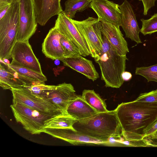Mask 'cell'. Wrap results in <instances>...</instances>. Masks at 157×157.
Listing matches in <instances>:
<instances>
[{
  "instance_id": "1",
  "label": "cell",
  "mask_w": 157,
  "mask_h": 157,
  "mask_svg": "<svg viewBox=\"0 0 157 157\" xmlns=\"http://www.w3.org/2000/svg\"><path fill=\"white\" fill-rule=\"evenodd\" d=\"M126 139L134 135L143 136L157 119V102L135 101L122 102L115 109Z\"/></svg>"
},
{
  "instance_id": "2",
  "label": "cell",
  "mask_w": 157,
  "mask_h": 157,
  "mask_svg": "<svg viewBox=\"0 0 157 157\" xmlns=\"http://www.w3.org/2000/svg\"><path fill=\"white\" fill-rule=\"evenodd\" d=\"M103 44L100 52L94 57L100 67L102 80L106 87L119 88L124 81L122 77L125 71L126 55H120L105 36H103Z\"/></svg>"
},
{
  "instance_id": "3",
  "label": "cell",
  "mask_w": 157,
  "mask_h": 157,
  "mask_svg": "<svg viewBox=\"0 0 157 157\" xmlns=\"http://www.w3.org/2000/svg\"><path fill=\"white\" fill-rule=\"evenodd\" d=\"M76 131L91 137L108 141L111 137H120L121 130L115 110L98 113L78 121L73 126Z\"/></svg>"
},
{
  "instance_id": "4",
  "label": "cell",
  "mask_w": 157,
  "mask_h": 157,
  "mask_svg": "<svg viewBox=\"0 0 157 157\" xmlns=\"http://www.w3.org/2000/svg\"><path fill=\"white\" fill-rule=\"evenodd\" d=\"M19 16V2L12 3L0 19V59L11 58L12 49L17 41Z\"/></svg>"
},
{
  "instance_id": "5",
  "label": "cell",
  "mask_w": 157,
  "mask_h": 157,
  "mask_svg": "<svg viewBox=\"0 0 157 157\" xmlns=\"http://www.w3.org/2000/svg\"><path fill=\"white\" fill-rule=\"evenodd\" d=\"M10 107L16 121L32 134L43 132L46 125L59 116L44 113L17 102H13Z\"/></svg>"
},
{
  "instance_id": "6",
  "label": "cell",
  "mask_w": 157,
  "mask_h": 157,
  "mask_svg": "<svg viewBox=\"0 0 157 157\" xmlns=\"http://www.w3.org/2000/svg\"><path fill=\"white\" fill-rule=\"evenodd\" d=\"M71 19L86 42L90 56L94 58L100 52L103 43L101 22L93 17L81 21Z\"/></svg>"
},
{
  "instance_id": "7",
  "label": "cell",
  "mask_w": 157,
  "mask_h": 157,
  "mask_svg": "<svg viewBox=\"0 0 157 157\" xmlns=\"http://www.w3.org/2000/svg\"><path fill=\"white\" fill-rule=\"evenodd\" d=\"M13 102H17L44 113L59 116L65 113L50 100L44 99L33 95L24 86L11 90Z\"/></svg>"
},
{
  "instance_id": "8",
  "label": "cell",
  "mask_w": 157,
  "mask_h": 157,
  "mask_svg": "<svg viewBox=\"0 0 157 157\" xmlns=\"http://www.w3.org/2000/svg\"><path fill=\"white\" fill-rule=\"evenodd\" d=\"M19 26L17 41L29 40L37 29L33 0H19Z\"/></svg>"
},
{
  "instance_id": "9",
  "label": "cell",
  "mask_w": 157,
  "mask_h": 157,
  "mask_svg": "<svg viewBox=\"0 0 157 157\" xmlns=\"http://www.w3.org/2000/svg\"><path fill=\"white\" fill-rule=\"evenodd\" d=\"M11 64L22 66L43 74L38 59L33 53L29 40L16 41L11 52Z\"/></svg>"
},
{
  "instance_id": "10",
  "label": "cell",
  "mask_w": 157,
  "mask_h": 157,
  "mask_svg": "<svg viewBox=\"0 0 157 157\" xmlns=\"http://www.w3.org/2000/svg\"><path fill=\"white\" fill-rule=\"evenodd\" d=\"M54 26L61 34L77 47L81 56H86L90 55V50L85 40L71 19L67 17L63 12L58 15Z\"/></svg>"
},
{
  "instance_id": "11",
  "label": "cell",
  "mask_w": 157,
  "mask_h": 157,
  "mask_svg": "<svg viewBox=\"0 0 157 157\" xmlns=\"http://www.w3.org/2000/svg\"><path fill=\"white\" fill-rule=\"evenodd\" d=\"M43 132L74 145L87 144L109 146L108 141H103L87 136L74 129L45 128Z\"/></svg>"
},
{
  "instance_id": "12",
  "label": "cell",
  "mask_w": 157,
  "mask_h": 157,
  "mask_svg": "<svg viewBox=\"0 0 157 157\" xmlns=\"http://www.w3.org/2000/svg\"><path fill=\"white\" fill-rule=\"evenodd\" d=\"M90 7L96 13L101 22L121 26V14L119 5L108 0H92Z\"/></svg>"
},
{
  "instance_id": "13",
  "label": "cell",
  "mask_w": 157,
  "mask_h": 157,
  "mask_svg": "<svg viewBox=\"0 0 157 157\" xmlns=\"http://www.w3.org/2000/svg\"><path fill=\"white\" fill-rule=\"evenodd\" d=\"M78 96L71 84L64 82L47 92L43 99L50 100L60 109L66 111L68 106Z\"/></svg>"
},
{
  "instance_id": "14",
  "label": "cell",
  "mask_w": 157,
  "mask_h": 157,
  "mask_svg": "<svg viewBox=\"0 0 157 157\" xmlns=\"http://www.w3.org/2000/svg\"><path fill=\"white\" fill-rule=\"evenodd\" d=\"M119 8L121 14V26L124 32L126 37L137 44L142 43L139 35L140 29L131 4L128 1L124 0L119 5Z\"/></svg>"
},
{
  "instance_id": "15",
  "label": "cell",
  "mask_w": 157,
  "mask_h": 157,
  "mask_svg": "<svg viewBox=\"0 0 157 157\" xmlns=\"http://www.w3.org/2000/svg\"><path fill=\"white\" fill-rule=\"evenodd\" d=\"M36 21L44 26L52 17L63 11L60 0H33Z\"/></svg>"
},
{
  "instance_id": "16",
  "label": "cell",
  "mask_w": 157,
  "mask_h": 157,
  "mask_svg": "<svg viewBox=\"0 0 157 157\" xmlns=\"http://www.w3.org/2000/svg\"><path fill=\"white\" fill-rule=\"evenodd\" d=\"M61 34L55 27L49 30L42 45L43 53L52 60L64 58V50L60 42Z\"/></svg>"
},
{
  "instance_id": "17",
  "label": "cell",
  "mask_w": 157,
  "mask_h": 157,
  "mask_svg": "<svg viewBox=\"0 0 157 157\" xmlns=\"http://www.w3.org/2000/svg\"><path fill=\"white\" fill-rule=\"evenodd\" d=\"M64 65L85 75L94 81L99 78L93 62L80 55L71 57H64L59 60Z\"/></svg>"
},
{
  "instance_id": "18",
  "label": "cell",
  "mask_w": 157,
  "mask_h": 157,
  "mask_svg": "<svg viewBox=\"0 0 157 157\" xmlns=\"http://www.w3.org/2000/svg\"><path fill=\"white\" fill-rule=\"evenodd\" d=\"M101 22L102 35L105 36L120 55H126L129 52L128 44L120 27L111 23Z\"/></svg>"
},
{
  "instance_id": "19",
  "label": "cell",
  "mask_w": 157,
  "mask_h": 157,
  "mask_svg": "<svg viewBox=\"0 0 157 157\" xmlns=\"http://www.w3.org/2000/svg\"><path fill=\"white\" fill-rule=\"evenodd\" d=\"M66 111L77 121L89 117L98 113L85 101L80 95H78L69 105Z\"/></svg>"
},
{
  "instance_id": "20",
  "label": "cell",
  "mask_w": 157,
  "mask_h": 157,
  "mask_svg": "<svg viewBox=\"0 0 157 157\" xmlns=\"http://www.w3.org/2000/svg\"><path fill=\"white\" fill-rule=\"evenodd\" d=\"M0 86L4 90L22 88L25 84L16 78L7 68L6 63L0 59Z\"/></svg>"
},
{
  "instance_id": "21",
  "label": "cell",
  "mask_w": 157,
  "mask_h": 157,
  "mask_svg": "<svg viewBox=\"0 0 157 157\" xmlns=\"http://www.w3.org/2000/svg\"><path fill=\"white\" fill-rule=\"evenodd\" d=\"M82 99L98 113L108 111L105 101L94 90H84L82 95Z\"/></svg>"
},
{
  "instance_id": "22",
  "label": "cell",
  "mask_w": 157,
  "mask_h": 157,
  "mask_svg": "<svg viewBox=\"0 0 157 157\" xmlns=\"http://www.w3.org/2000/svg\"><path fill=\"white\" fill-rule=\"evenodd\" d=\"M92 0H67L65 2V8L63 12L68 18L73 19L75 14L89 7Z\"/></svg>"
},
{
  "instance_id": "23",
  "label": "cell",
  "mask_w": 157,
  "mask_h": 157,
  "mask_svg": "<svg viewBox=\"0 0 157 157\" xmlns=\"http://www.w3.org/2000/svg\"><path fill=\"white\" fill-rule=\"evenodd\" d=\"M78 121L66 112L50 121L44 128H71L74 129L73 124Z\"/></svg>"
},
{
  "instance_id": "24",
  "label": "cell",
  "mask_w": 157,
  "mask_h": 157,
  "mask_svg": "<svg viewBox=\"0 0 157 157\" xmlns=\"http://www.w3.org/2000/svg\"><path fill=\"white\" fill-rule=\"evenodd\" d=\"M13 70L19 74L37 81L45 82L47 81L46 77L43 74H40L29 68L20 66L8 64Z\"/></svg>"
},
{
  "instance_id": "25",
  "label": "cell",
  "mask_w": 157,
  "mask_h": 157,
  "mask_svg": "<svg viewBox=\"0 0 157 157\" xmlns=\"http://www.w3.org/2000/svg\"><path fill=\"white\" fill-rule=\"evenodd\" d=\"M60 42L64 50V57H71L81 55L77 47L61 34Z\"/></svg>"
},
{
  "instance_id": "26",
  "label": "cell",
  "mask_w": 157,
  "mask_h": 157,
  "mask_svg": "<svg viewBox=\"0 0 157 157\" xmlns=\"http://www.w3.org/2000/svg\"><path fill=\"white\" fill-rule=\"evenodd\" d=\"M135 74L145 78L147 82H157V64L148 67H142L136 68Z\"/></svg>"
},
{
  "instance_id": "27",
  "label": "cell",
  "mask_w": 157,
  "mask_h": 157,
  "mask_svg": "<svg viewBox=\"0 0 157 157\" xmlns=\"http://www.w3.org/2000/svg\"><path fill=\"white\" fill-rule=\"evenodd\" d=\"M142 27L140 32L143 35H151L157 32V13L148 19H141Z\"/></svg>"
},
{
  "instance_id": "28",
  "label": "cell",
  "mask_w": 157,
  "mask_h": 157,
  "mask_svg": "<svg viewBox=\"0 0 157 157\" xmlns=\"http://www.w3.org/2000/svg\"><path fill=\"white\" fill-rule=\"evenodd\" d=\"M35 96L42 98L46 93L49 90L54 89L56 85H46L45 82H40L31 86H25Z\"/></svg>"
},
{
  "instance_id": "29",
  "label": "cell",
  "mask_w": 157,
  "mask_h": 157,
  "mask_svg": "<svg viewBox=\"0 0 157 157\" xmlns=\"http://www.w3.org/2000/svg\"><path fill=\"white\" fill-rule=\"evenodd\" d=\"M135 100L141 102H157V89L140 94Z\"/></svg>"
},
{
  "instance_id": "30",
  "label": "cell",
  "mask_w": 157,
  "mask_h": 157,
  "mask_svg": "<svg viewBox=\"0 0 157 157\" xmlns=\"http://www.w3.org/2000/svg\"><path fill=\"white\" fill-rule=\"evenodd\" d=\"M142 2L144 6V15H146L149 10L155 6V3L156 0H139Z\"/></svg>"
},
{
  "instance_id": "31",
  "label": "cell",
  "mask_w": 157,
  "mask_h": 157,
  "mask_svg": "<svg viewBox=\"0 0 157 157\" xmlns=\"http://www.w3.org/2000/svg\"><path fill=\"white\" fill-rule=\"evenodd\" d=\"M11 4L5 2H0V19L7 13Z\"/></svg>"
},
{
  "instance_id": "32",
  "label": "cell",
  "mask_w": 157,
  "mask_h": 157,
  "mask_svg": "<svg viewBox=\"0 0 157 157\" xmlns=\"http://www.w3.org/2000/svg\"><path fill=\"white\" fill-rule=\"evenodd\" d=\"M157 130V119L147 130L144 136V138H145L151 136Z\"/></svg>"
},
{
  "instance_id": "33",
  "label": "cell",
  "mask_w": 157,
  "mask_h": 157,
  "mask_svg": "<svg viewBox=\"0 0 157 157\" xmlns=\"http://www.w3.org/2000/svg\"><path fill=\"white\" fill-rule=\"evenodd\" d=\"M122 77L124 81H127L130 80L132 78V75L130 72L124 71L122 74Z\"/></svg>"
},
{
  "instance_id": "34",
  "label": "cell",
  "mask_w": 157,
  "mask_h": 157,
  "mask_svg": "<svg viewBox=\"0 0 157 157\" xmlns=\"http://www.w3.org/2000/svg\"><path fill=\"white\" fill-rule=\"evenodd\" d=\"M19 0H0V2H7L10 4L19 1Z\"/></svg>"
},
{
  "instance_id": "35",
  "label": "cell",
  "mask_w": 157,
  "mask_h": 157,
  "mask_svg": "<svg viewBox=\"0 0 157 157\" xmlns=\"http://www.w3.org/2000/svg\"><path fill=\"white\" fill-rule=\"evenodd\" d=\"M146 138L157 139V130L156 131L151 135Z\"/></svg>"
},
{
  "instance_id": "36",
  "label": "cell",
  "mask_w": 157,
  "mask_h": 157,
  "mask_svg": "<svg viewBox=\"0 0 157 157\" xmlns=\"http://www.w3.org/2000/svg\"><path fill=\"white\" fill-rule=\"evenodd\" d=\"M4 62H5L6 63L8 64H10V63L9 61L8 60V59H3L2 60Z\"/></svg>"
}]
</instances>
